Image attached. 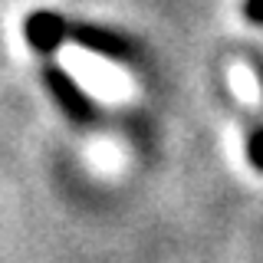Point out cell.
<instances>
[{
    "instance_id": "6da1fadb",
    "label": "cell",
    "mask_w": 263,
    "mask_h": 263,
    "mask_svg": "<svg viewBox=\"0 0 263 263\" xmlns=\"http://www.w3.org/2000/svg\"><path fill=\"white\" fill-rule=\"evenodd\" d=\"M56 63H60V69L76 82L89 99H96V102L125 105L138 96L135 79H132L119 63L105 60V56H99V53H92V49H86L79 43H63L60 53H56Z\"/></svg>"
},
{
    "instance_id": "7a4b0ae2",
    "label": "cell",
    "mask_w": 263,
    "mask_h": 263,
    "mask_svg": "<svg viewBox=\"0 0 263 263\" xmlns=\"http://www.w3.org/2000/svg\"><path fill=\"white\" fill-rule=\"evenodd\" d=\"M227 86H230V92L237 96V102H243L247 109H260L263 89H260V79H257V72H253L250 63H243V60L230 63L227 66Z\"/></svg>"
}]
</instances>
